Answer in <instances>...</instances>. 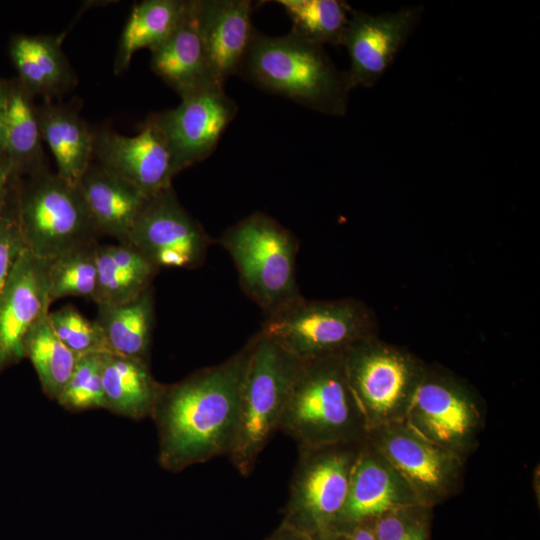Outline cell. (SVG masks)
<instances>
[{
	"label": "cell",
	"instance_id": "obj_38",
	"mask_svg": "<svg viewBox=\"0 0 540 540\" xmlns=\"http://www.w3.org/2000/svg\"><path fill=\"white\" fill-rule=\"evenodd\" d=\"M374 521H364L353 525L345 532L347 540H377Z\"/></svg>",
	"mask_w": 540,
	"mask_h": 540
},
{
	"label": "cell",
	"instance_id": "obj_19",
	"mask_svg": "<svg viewBox=\"0 0 540 540\" xmlns=\"http://www.w3.org/2000/svg\"><path fill=\"white\" fill-rule=\"evenodd\" d=\"M154 73L180 98L220 86L213 78L200 32L197 0H187L183 14L168 38L151 51Z\"/></svg>",
	"mask_w": 540,
	"mask_h": 540
},
{
	"label": "cell",
	"instance_id": "obj_12",
	"mask_svg": "<svg viewBox=\"0 0 540 540\" xmlns=\"http://www.w3.org/2000/svg\"><path fill=\"white\" fill-rule=\"evenodd\" d=\"M214 240L180 203L173 187L146 198L128 242L156 267L193 269Z\"/></svg>",
	"mask_w": 540,
	"mask_h": 540
},
{
	"label": "cell",
	"instance_id": "obj_14",
	"mask_svg": "<svg viewBox=\"0 0 540 540\" xmlns=\"http://www.w3.org/2000/svg\"><path fill=\"white\" fill-rule=\"evenodd\" d=\"M421 14V6L376 15L353 9L342 41L349 55L346 73L352 89L376 84L405 45Z\"/></svg>",
	"mask_w": 540,
	"mask_h": 540
},
{
	"label": "cell",
	"instance_id": "obj_17",
	"mask_svg": "<svg viewBox=\"0 0 540 540\" xmlns=\"http://www.w3.org/2000/svg\"><path fill=\"white\" fill-rule=\"evenodd\" d=\"M422 504L407 481L367 440L354 465L345 505L332 531L375 520L397 507Z\"/></svg>",
	"mask_w": 540,
	"mask_h": 540
},
{
	"label": "cell",
	"instance_id": "obj_21",
	"mask_svg": "<svg viewBox=\"0 0 540 540\" xmlns=\"http://www.w3.org/2000/svg\"><path fill=\"white\" fill-rule=\"evenodd\" d=\"M90 217L99 233L126 244L146 198L129 182L92 162L77 182Z\"/></svg>",
	"mask_w": 540,
	"mask_h": 540
},
{
	"label": "cell",
	"instance_id": "obj_4",
	"mask_svg": "<svg viewBox=\"0 0 540 540\" xmlns=\"http://www.w3.org/2000/svg\"><path fill=\"white\" fill-rule=\"evenodd\" d=\"M258 332L308 363L342 356L355 343L377 336L378 320L355 298L310 300L300 295L267 313Z\"/></svg>",
	"mask_w": 540,
	"mask_h": 540
},
{
	"label": "cell",
	"instance_id": "obj_15",
	"mask_svg": "<svg viewBox=\"0 0 540 540\" xmlns=\"http://www.w3.org/2000/svg\"><path fill=\"white\" fill-rule=\"evenodd\" d=\"M49 263L25 249L0 298V376L25 358L28 333L50 312Z\"/></svg>",
	"mask_w": 540,
	"mask_h": 540
},
{
	"label": "cell",
	"instance_id": "obj_30",
	"mask_svg": "<svg viewBox=\"0 0 540 540\" xmlns=\"http://www.w3.org/2000/svg\"><path fill=\"white\" fill-rule=\"evenodd\" d=\"M97 246L98 243L82 246L50 260L48 279L52 303L70 296L93 300L97 286Z\"/></svg>",
	"mask_w": 540,
	"mask_h": 540
},
{
	"label": "cell",
	"instance_id": "obj_8",
	"mask_svg": "<svg viewBox=\"0 0 540 540\" xmlns=\"http://www.w3.org/2000/svg\"><path fill=\"white\" fill-rule=\"evenodd\" d=\"M342 359L367 433L404 421L427 363L407 349L379 339L378 335L355 343Z\"/></svg>",
	"mask_w": 540,
	"mask_h": 540
},
{
	"label": "cell",
	"instance_id": "obj_13",
	"mask_svg": "<svg viewBox=\"0 0 540 540\" xmlns=\"http://www.w3.org/2000/svg\"><path fill=\"white\" fill-rule=\"evenodd\" d=\"M238 113L224 87L214 86L181 98L178 106L148 117L165 140L175 174L208 158Z\"/></svg>",
	"mask_w": 540,
	"mask_h": 540
},
{
	"label": "cell",
	"instance_id": "obj_20",
	"mask_svg": "<svg viewBox=\"0 0 540 540\" xmlns=\"http://www.w3.org/2000/svg\"><path fill=\"white\" fill-rule=\"evenodd\" d=\"M8 51L16 78L34 98L53 101L77 84L58 36L15 34Z\"/></svg>",
	"mask_w": 540,
	"mask_h": 540
},
{
	"label": "cell",
	"instance_id": "obj_33",
	"mask_svg": "<svg viewBox=\"0 0 540 540\" xmlns=\"http://www.w3.org/2000/svg\"><path fill=\"white\" fill-rule=\"evenodd\" d=\"M432 511L412 504L386 512L374 521L377 540H430Z\"/></svg>",
	"mask_w": 540,
	"mask_h": 540
},
{
	"label": "cell",
	"instance_id": "obj_18",
	"mask_svg": "<svg viewBox=\"0 0 540 540\" xmlns=\"http://www.w3.org/2000/svg\"><path fill=\"white\" fill-rule=\"evenodd\" d=\"M250 0H197L200 32L210 72L221 86L238 74L256 29Z\"/></svg>",
	"mask_w": 540,
	"mask_h": 540
},
{
	"label": "cell",
	"instance_id": "obj_36",
	"mask_svg": "<svg viewBox=\"0 0 540 540\" xmlns=\"http://www.w3.org/2000/svg\"><path fill=\"white\" fill-rule=\"evenodd\" d=\"M266 540H312V538L307 532L282 521Z\"/></svg>",
	"mask_w": 540,
	"mask_h": 540
},
{
	"label": "cell",
	"instance_id": "obj_25",
	"mask_svg": "<svg viewBox=\"0 0 540 540\" xmlns=\"http://www.w3.org/2000/svg\"><path fill=\"white\" fill-rule=\"evenodd\" d=\"M34 97L9 79L4 154L15 180L48 170Z\"/></svg>",
	"mask_w": 540,
	"mask_h": 540
},
{
	"label": "cell",
	"instance_id": "obj_5",
	"mask_svg": "<svg viewBox=\"0 0 540 540\" xmlns=\"http://www.w3.org/2000/svg\"><path fill=\"white\" fill-rule=\"evenodd\" d=\"M217 242L232 258L244 293L265 314L301 295L296 281L298 241L268 214L247 215Z\"/></svg>",
	"mask_w": 540,
	"mask_h": 540
},
{
	"label": "cell",
	"instance_id": "obj_16",
	"mask_svg": "<svg viewBox=\"0 0 540 540\" xmlns=\"http://www.w3.org/2000/svg\"><path fill=\"white\" fill-rule=\"evenodd\" d=\"M93 158L146 196L171 187L176 176L168 146L148 118L134 136L109 130L94 133Z\"/></svg>",
	"mask_w": 540,
	"mask_h": 540
},
{
	"label": "cell",
	"instance_id": "obj_37",
	"mask_svg": "<svg viewBox=\"0 0 540 540\" xmlns=\"http://www.w3.org/2000/svg\"><path fill=\"white\" fill-rule=\"evenodd\" d=\"M9 79L0 77V154H4Z\"/></svg>",
	"mask_w": 540,
	"mask_h": 540
},
{
	"label": "cell",
	"instance_id": "obj_3",
	"mask_svg": "<svg viewBox=\"0 0 540 540\" xmlns=\"http://www.w3.org/2000/svg\"><path fill=\"white\" fill-rule=\"evenodd\" d=\"M342 356L301 363L278 427L299 448L366 439V422L348 385Z\"/></svg>",
	"mask_w": 540,
	"mask_h": 540
},
{
	"label": "cell",
	"instance_id": "obj_11",
	"mask_svg": "<svg viewBox=\"0 0 540 540\" xmlns=\"http://www.w3.org/2000/svg\"><path fill=\"white\" fill-rule=\"evenodd\" d=\"M366 438L407 481L422 504L434 508L463 488L466 460L425 439L404 421L372 429Z\"/></svg>",
	"mask_w": 540,
	"mask_h": 540
},
{
	"label": "cell",
	"instance_id": "obj_23",
	"mask_svg": "<svg viewBox=\"0 0 540 540\" xmlns=\"http://www.w3.org/2000/svg\"><path fill=\"white\" fill-rule=\"evenodd\" d=\"M102 386L104 409L142 420L152 416L162 383L154 379L148 362L107 352L102 358Z\"/></svg>",
	"mask_w": 540,
	"mask_h": 540
},
{
	"label": "cell",
	"instance_id": "obj_39",
	"mask_svg": "<svg viewBox=\"0 0 540 540\" xmlns=\"http://www.w3.org/2000/svg\"><path fill=\"white\" fill-rule=\"evenodd\" d=\"M312 540H347L346 533L324 530L310 534Z\"/></svg>",
	"mask_w": 540,
	"mask_h": 540
},
{
	"label": "cell",
	"instance_id": "obj_29",
	"mask_svg": "<svg viewBox=\"0 0 540 540\" xmlns=\"http://www.w3.org/2000/svg\"><path fill=\"white\" fill-rule=\"evenodd\" d=\"M291 21L290 32L322 46L342 45L353 8L343 0H276Z\"/></svg>",
	"mask_w": 540,
	"mask_h": 540
},
{
	"label": "cell",
	"instance_id": "obj_27",
	"mask_svg": "<svg viewBox=\"0 0 540 540\" xmlns=\"http://www.w3.org/2000/svg\"><path fill=\"white\" fill-rule=\"evenodd\" d=\"M187 0H144L133 6L123 27L114 59V73L127 70L134 54L161 45L178 24Z\"/></svg>",
	"mask_w": 540,
	"mask_h": 540
},
{
	"label": "cell",
	"instance_id": "obj_31",
	"mask_svg": "<svg viewBox=\"0 0 540 540\" xmlns=\"http://www.w3.org/2000/svg\"><path fill=\"white\" fill-rule=\"evenodd\" d=\"M103 354L77 356L73 372L57 399L61 407L71 412L104 409Z\"/></svg>",
	"mask_w": 540,
	"mask_h": 540
},
{
	"label": "cell",
	"instance_id": "obj_32",
	"mask_svg": "<svg viewBox=\"0 0 540 540\" xmlns=\"http://www.w3.org/2000/svg\"><path fill=\"white\" fill-rule=\"evenodd\" d=\"M48 316L58 338L76 356L111 352L96 320H89L76 307L66 305Z\"/></svg>",
	"mask_w": 540,
	"mask_h": 540
},
{
	"label": "cell",
	"instance_id": "obj_6",
	"mask_svg": "<svg viewBox=\"0 0 540 540\" xmlns=\"http://www.w3.org/2000/svg\"><path fill=\"white\" fill-rule=\"evenodd\" d=\"M301 363L257 332L245 372L236 437L228 454L243 476H249L273 434L289 399Z\"/></svg>",
	"mask_w": 540,
	"mask_h": 540
},
{
	"label": "cell",
	"instance_id": "obj_35",
	"mask_svg": "<svg viewBox=\"0 0 540 540\" xmlns=\"http://www.w3.org/2000/svg\"><path fill=\"white\" fill-rule=\"evenodd\" d=\"M17 181L13 176L9 160L5 155L0 154V212L11 197Z\"/></svg>",
	"mask_w": 540,
	"mask_h": 540
},
{
	"label": "cell",
	"instance_id": "obj_28",
	"mask_svg": "<svg viewBox=\"0 0 540 540\" xmlns=\"http://www.w3.org/2000/svg\"><path fill=\"white\" fill-rule=\"evenodd\" d=\"M49 313L30 330L25 342V358L32 363L45 395L57 401L68 382L77 356L58 338Z\"/></svg>",
	"mask_w": 540,
	"mask_h": 540
},
{
	"label": "cell",
	"instance_id": "obj_9",
	"mask_svg": "<svg viewBox=\"0 0 540 540\" xmlns=\"http://www.w3.org/2000/svg\"><path fill=\"white\" fill-rule=\"evenodd\" d=\"M404 422L425 439L467 460L479 445L486 407L463 378L442 366L426 364Z\"/></svg>",
	"mask_w": 540,
	"mask_h": 540
},
{
	"label": "cell",
	"instance_id": "obj_7",
	"mask_svg": "<svg viewBox=\"0 0 540 540\" xmlns=\"http://www.w3.org/2000/svg\"><path fill=\"white\" fill-rule=\"evenodd\" d=\"M17 214L26 249L51 260L95 244L100 236L77 184L45 170L15 185Z\"/></svg>",
	"mask_w": 540,
	"mask_h": 540
},
{
	"label": "cell",
	"instance_id": "obj_24",
	"mask_svg": "<svg viewBox=\"0 0 540 540\" xmlns=\"http://www.w3.org/2000/svg\"><path fill=\"white\" fill-rule=\"evenodd\" d=\"M97 286L93 302L117 305L129 302L152 287L159 268L130 244H98Z\"/></svg>",
	"mask_w": 540,
	"mask_h": 540
},
{
	"label": "cell",
	"instance_id": "obj_26",
	"mask_svg": "<svg viewBox=\"0 0 540 540\" xmlns=\"http://www.w3.org/2000/svg\"><path fill=\"white\" fill-rule=\"evenodd\" d=\"M96 322L112 353L149 363L155 320L152 287L137 298L117 305L97 306Z\"/></svg>",
	"mask_w": 540,
	"mask_h": 540
},
{
	"label": "cell",
	"instance_id": "obj_1",
	"mask_svg": "<svg viewBox=\"0 0 540 540\" xmlns=\"http://www.w3.org/2000/svg\"><path fill=\"white\" fill-rule=\"evenodd\" d=\"M251 350L252 337L225 361L162 384L151 418L163 469L181 472L230 453Z\"/></svg>",
	"mask_w": 540,
	"mask_h": 540
},
{
	"label": "cell",
	"instance_id": "obj_2",
	"mask_svg": "<svg viewBox=\"0 0 540 540\" xmlns=\"http://www.w3.org/2000/svg\"><path fill=\"white\" fill-rule=\"evenodd\" d=\"M253 85L329 116L346 114L352 87L324 46L292 32L255 31L239 70Z\"/></svg>",
	"mask_w": 540,
	"mask_h": 540
},
{
	"label": "cell",
	"instance_id": "obj_34",
	"mask_svg": "<svg viewBox=\"0 0 540 540\" xmlns=\"http://www.w3.org/2000/svg\"><path fill=\"white\" fill-rule=\"evenodd\" d=\"M25 249L18 220L14 186L11 197L0 212V298Z\"/></svg>",
	"mask_w": 540,
	"mask_h": 540
},
{
	"label": "cell",
	"instance_id": "obj_22",
	"mask_svg": "<svg viewBox=\"0 0 540 540\" xmlns=\"http://www.w3.org/2000/svg\"><path fill=\"white\" fill-rule=\"evenodd\" d=\"M36 112L42 140L56 161V173L77 184L92 163L94 132L68 104L43 101L36 105Z\"/></svg>",
	"mask_w": 540,
	"mask_h": 540
},
{
	"label": "cell",
	"instance_id": "obj_10",
	"mask_svg": "<svg viewBox=\"0 0 540 540\" xmlns=\"http://www.w3.org/2000/svg\"><path fill=\"white\" fill-rule=\"evenodd\" d=\"M364 441L299 448L283 521L308 534L332 530Z\"/></svg>",
	"mask_w": 540,
	"mask_h": 540
}]
</instances>
